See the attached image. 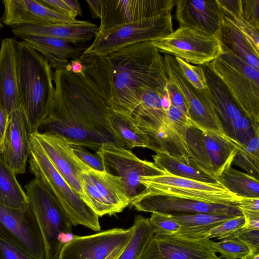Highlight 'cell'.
I'll return each instance as SVG.
<instances>
[{"mask_svg":"<svg viewBox=\"0 0 259 259\" xmlns=\"http://www.w3.org/2000/svg\"><path fill=\"white\" fill-rule=\"evenodd\" d=\"M179 27L218 35L223 15L218 0H175Z\"/></svg>","mask_w":259,"mask_h":259,"instance_id":"cell-22","label":"cell"},{"mask_svg":"<svg viewBox=\"0 0 259 259\" xmlns=\"http://www.w3.org/2000/svg\"><path fill=\"white\" fill-rule=\"evenodd\" d=\"M167 114L171 121L183 132H186L187 128L193 125L192 121L187 116L171 105L167 111Z\"/></svg>","mask_w":259,"mask_h":259,"instance_id":"cell-46","label":"cell"},{"mask_svg":"<svg viewBox=\"0 0 259 259\" xmlns=\"http://www.w3.org/2000/svg\"><path fill=\"white\" fill-rule=\"evenodd\" d=\"M210 239L190 240L176 235H153L140 259H217Z\"/></svg>","mask_w":259,"mask_h":259,"instance_id":"cell-18","label":"cell"},{"mask_svg":"<svg viewBox=\"0 0 259 259\" xmlns=\"http://www.w3.org/2000/svg\"><path fill=\"white\" fill-rule=\"evenodd\" d=\"M175 0H101L99 31L171 14Z\"/></svg>","mask_w":259,"mask_h":259,"instance_id":"cell-16","label":"cell"},{"mask_svg":"<svg viewBox=\"0 0 259 259\" xmlns=\"http://www.w3.org/2000/svg\"><path fill=\"white\" fill-rule=\"evenodd\" d=\"M218 36L222 46L259 70V55L242 31L233 22L223 17Z\"/></svg>","mask_w":259,"mask_h":259,"instance_id":"cell-28","label":"cell"},{"mask_svg":"<svg viewBox=\"0 0 259 259\" xmlns=\"http://www.w3.org/2000/svg\"><path fill=\"white\" fill-rule=\"evenodd\" d=\"M132 235L117 259H140L148 242L154 235L149 219L141 215L135 216Z\"/></svg>","mask_w":259,"mask_h":259,"instance_id":"cell-32","label":"cell"},{"mask_svg":"<svg viewBox=\"0 0 259 259\" xmlns=\"http://www.w3.org/2000/svg\"><path fill=\"white\" fill-rule=\"evenodd\" d=\"M245 218V224L243 227L259 230V211H241Z\"/></svg>","mask_w":259,"mask_h":259,"instance_id":"cell-48","label":"cell"},{"mask_svg":"<svg viewBox=\"0 0 259 259\" xmlns=\"http://www.w3.org/2000/svg\"><path fill=\"white\" fill-rule=\"evenodd\" d=\"M0 104L10 114L21 107L17 70V40L6 38L0 47Z\"/></svg>","mask_w":259,"mask_h":259,"instance_id":"cell-25","label":"cell"},{"mask_svg":"<svg viewBox=\"0 0 259 259\" xmlns=\"http://www.w3.org/2000/svg\"><path fill=\"white\" fill-rule=\"evenodd\" d=\"M0 238L37 259H45L41 233L29 205L14 208L0 203Z\"/></svg>","mask_w":259,"mask_h":259,"instance_id":"cell-12","label":"cell"},{"mask_svg":"<svg viewBox=\"0 0 259 259\" xmlns=\"http://www.w3.org/2000/svg\"><path fill=\"white\" fill-rule=\"evenodd\" d=\"M48 61L55 70L65 69L69 59L78 60L82 48L74 47L61 39L45 36H24L21 38Z\"/></svg>","mask_w":259,"mask_h":259,"instance_id":"cell-26","label":"cell"},{"mask_svg":"<svg viewBox=\"0 0 259 259\" xmlns=\"http://www.w3.org/2000/svg\"><path fill=\"white\" fill-rule=\"evenodd\" d=\"M242 259H259V252H251L245 255Z\"/></svg>","mask_w":259,"mask_h":259,"instance_id":"cell-54","label":"cell"},{"mask_svg":"<svg viewBox=\"0 0 259 259\" xmlns=\"http://www.w3.org/2000/svg\"><path fill=\"white\" fill-rule=\"evenodd\" d=\"M108 119L119 147L129 150L135 147L149 148L148 137L135 124L131 117L117 112L109 106Z\"/></svg>","mask_w":259,"mask_h":259,"instance_id":"cell-29","label":"cell"},{"mask_svg":"<svg viewBox=\"0 0 259 259\" xmlns=\"http://www.w3.org/2000/svg\"><path fill=\"white\" fill-rule=\"evenodd\" d=\"M243 169L247 174L258 180L259 176V128L245 147H241L235 155L232 165Z\"/></svg>","mask_w":259,"mask_h":259,"instance_id":"cell-35","label":"cell"},{"mask_svg":"<svg viewBox=\"0 0 259 259\" xmlns=\"http://www.w3.org/2000/svg\"><path fill=\"white\" fill-rule=\"evenodd\" d=\"M0 203L8 206L21 208L28 204L25 192L18 183L15 172L0 155Z\"/></svg>","mask_w":259,"mask_h":259,"instance_id":"cell-31","label":"cell"},{"mask_svg":"<svg viewBox=\"0 0 259 259\" xmlns=\"http://www.w3.org/2000/svg\"><path fill=\"white\" fill-rule=\"evenodd\" d=\"M55 90L47 117L37 132L64 137L70 145L97 151L105 143L119 147L108 121L110 106L96 84L84 71L53 72Z\"/></svg>","mask_w":259,"mask_h":259,"instance_id":"cell-1","label":"cell"},{"mask_svg":"<svg viewBox=\"0 0 259 259\" xmlns=\"http://www.w3.org/2000/svg\"><path fill=\"white\" fill-rule=\"evenodd\" d=\"M236 206L241 211H259V197L241 198Z\"/></svg>","mask_w":259,"mask_h":259,"instance_id":"cell-47","label":"cell"},{"mask_svg":"<svg viewBox=\"0 0 259 259\" xmlns=\"http://www.w3.org/2000/svg\"><path fill=\"white\" fill-rule=\"evenodd\" d=\"M175 58L182 73L201 101L210 110L215 112L202 66L192 65L179 58Z\"/></svg>","mask_w":259,"mask_h":259,"instance_id":"cell-34","label":"cell"},{"mask_svg":"<svg viewBox=\"0 0 259 259\" xmlns=\"http://www.w3.org/2000/svg\"><path fill=\"white\" fill-rule=\"evenodd\" d=\"M96 154L103 160L107 171L111 169L121 178L130 203L145 189L140 182L142 178L163 174L154 162L142 160L130 150L112 143L103 144Z\"/></svg>","mask_w":259,"mask_h":259,"instance_id":"cell-14","label":"cell"},{"mask_svg":"<svg viewBox=\"0 0 259 259\" xmlns=\"http://www.w3.org/2000/svg\"><path fill=\"white\" fill-rule=\"evenodd\" d=\"M74 154L89 168L94 170L104 171L106 170L101 158L97 154H93L83 147L77 145H70Z\"/></svg>","mask_w":259,"mask_h":259,"instance_id":"cell-40","label":"cell"},{"mask_svg":"<svg viewBox=\"0 0 259 259\" xmlns=\"http://www.w3.org/2000/svg\"><path fill=\"white\" fill-rule=\"evenodd\" d=\"M9 119V115L0 104V153Z\"/></svg>","mask_w":259,"mask_h":259,"instance_id":"cell-49","label":"cell"},{"mask_svg":"<svg viewBox=\"0 0 259 259\" xmlns=\"http://www.w3.org/2000/svg\"><path fill=\"white\" fill-rule=\"evenodd\" d=\"M222 47L223 53L205 64L226 85L255 131L259 128V70Z\"/></svg>","mask_w":259,"mask_h":259,"instance_id":"cell-6","label":"cell"},{"mask_svg":"<svg viewBox=\"0 0 259 259\" xmlns=\"http://www.w3.org/2000/svg\"><path fill=\"white\" fill-rule=\"evenodd\" d=\"M223 17L233 22L244 34L249 42L259 55V29L247 23L242 16V13L228 14Z\"/></svg>","mask_w":259,"mask_h":259,"instance_id":"cell-38","label":"cell"},{"mask_svg":"<svg viewBox=\"0 0 259 259\" xmlns=\"http://www.w3.org/2000/svg\"><path fill=\"white\" fill-rule=\"evenodd\" d=\"M25 189L41 233L45 259H59L62 249L74 235L72 223L56 197L39 180L34 178Z\"/></svg>","mask_w":259,"mask_h":259,"instance_id":"cell-5","label":"cell"},{"mask_svg":"<svg viewBox=\"0 0 259 259\" xmlns=\"http://www.w3.org/2000/svg\"><path fill=\"white\" fill-rule=\"evenodd\" d=\"M233 238H237L247 245L251 252H259V230L242 227L226 239Z\"/></svg>","mask_w":259,"mask_h":259,"instance_id":"cell-41","label":"cell"},{"mask_svg":"<svg viewBox=\"0 0 259 259\" xmlns=\"http://www.w3.org/2000/svg\"><path fill=\"white\" fill-rule=\"evenodd\" d=\"M32 134L58 172L82 199L81 172L89 167L74 154L64 137L48 133Z\"/></svg>","mask_w":259,"mask_h":259,"instance_id":"cell-19","label":"cell"},{"mask_svg":"<svg viewBox=\"0 0 259 259\" xmlns=\"http://www.w3.org/2000/svg\"><path fill=\"white\" fill-rule=\"evenodd\" d=\"M213 250L220 254L219 258L224 259H242L250 253L248 247L236 238L223 239L220 242H213Z\"/></svg>","mask_w":259,"mask_h":259,"instance_id":"cell-36","label":"cell"},{"mask_svg":"<svg viewBox=\"0 0 259 259\" xmlns=\"http://www.w3.org/2000/svg\"><path fill=\"white\" fill-rule=\"evenodd\" d=\"M173 31L171 14L116 26L98 32L80 57L106 56L130 45L162 38Z\"/></svg>","mask_w":259,"mask_h":259,"instance_id":"cell-7","label":"cell"},{"mask_svg":"<svg viewBox=\"0 0 259 259\" xmlns=\"http://www.w3.org/2000/svg\"><path fill=\"white\" fill-rule=\"evenodd\" d=\"M1 22L11 27L21 25L78 23L81 21L57 13L37 0H4Z\"/></svg>","mask_w":259,"mask_h":259,"instance_id":"cell-23","label":"cell"},{"mask_svg":"<svg viewBox=\"0 0 259 259\" xmlns=\"http://www.w3.org/2000/svg\"><path fill=\"white\" fill-rule=\"evenodd\" d=\"M242 18L259 29V0H241Z\"/></svg>","mask_w":259,"mask_h":259,"instance_id":"cell-42","label":"cell"},{"mask_svg":"<svg viewBox=\"0 0 259 259\" xmlns=\"http://www.w3.org/2000/svg\"><path fill=\"white\" fill-rule=\"evenodd\" d=\"M91 14L94 19L101 18V0H87Z\"/></svg>","mask_w":259,"mask_h":259,"instance_id":"cell-50","label":"cell"},{"mask_svg":"<svg viewBox=\"0 0 259 259\" xmlns=\"http://www.w3.org/2000/svg\"><path fill=\"white\" fill-rule=\"evenodd\" d=\"M18 87L30 133L37 132L48 115L55 88L47 59L24 41H17Z\"/></svg>","mask_w":259,"mask_h":259,"instance_id":"cell-3","label":"cell"},{"mask_svg":"<svg viewBox=\"0 0 259 259\" xmlns=\"http://www.w3.org/2000/svg\"><path fill=\"white\" fill-rule=\"evenodd\" d=\"M171 217L181 226L180 230L175 235L190 240L209 239L208 233L211 229L226 221L236 217L209 213Z\"/></svg>","mask_w":259,"mask_h":259,"instance_id":"cell-27","label":"cell"},{"mask_svg":"<svg viewBox=\"0 0 259 259\" xmlns=\"http://www.w3.org/2000/svg\"><path fill=\"white\" fill-rule=\"evenodd\" d=\"M71 71L76 74L81 73L83 71V66L79 60H71Z\"/></svg>","mask_w":259,"mask_h":259,"instance_id":"cell-52","label":"cell"},{"mask_svg":"<svg viewBox=\"0 0 259 259\" xmlns=\"http://www.w3.org/2000/svg\"><path fill=\"white\" fill-rule=\"evenodd\" d=\"M166 86L169 95L171 105L189 118L188 105L180 90L175 83L169 79Z\"/></svg>","mask_w":259,"mask_h":259,"instance_id":"cell-43","label":"cell"},{"mask_svg":"<svg viewBox=\"0 0 259 259\" xmlns=\"http://www.w3.org/2000/svg\"><path fill=\"white\" fill-rule=\"evenodd\" d=\"M126 245L119 247L115 250L106 259H117L122 252Z\"/></svg>","mask_w":259,"mask_h":259,"instance_id":"cell-53","label":"cell"},{"mask_svg":"<svg viewBox=\"0 0 259 259\" xmlns=\"http://www.w3.org/2000/svg\"><path fill=\"white\" fill-rule=\"evenodd\" d=\"M78 60L110 106L130 117L139 104L143 87L164 89L168 80L164 57L150 41Z\"/></svg>","mask_w":259,"mask_h":259,"instance_id":"cell-2","label":"cell"},{"mask_svg":"<svg viewBox=\"0 0 259 259\" xmlns=\"http://www.w3.org/2000/svg\"><path fill=\"white\" fill-rule=\"evenodd\" d=\"M4 27V25L0 21V29H2Z\"/></svg>","mask_w":259,"mask_h":259,"instance_id":"cell-55","label":"cell"},{"mask_svg":"<svg viewBox=\"0 0 259 259\" xmlns=\"http://www.w3.org/2000/svg\"><path fill=\"white\" fill-rule=\"evenodd\" d=\"M30 172L54 195L73 226L82 225L100 231L99 217L64 180L32 135L30 136Z\"/></svg>","mask_w":259,"mask_h":259,"instance_id":"cell-4","label":"cell"},{"mask_svg":"<svg viewBox=\"0 0 259 259\" xmlns=\"http://www.w3.org/2000/svg\"><path fill=\"white\" fill-rule=\"evenodd\" d=\"M163 57L168 78L175 83L185 99L193 125L205 131L225 135L217 113L208 108L199 99L182 73L175 57L167 54Z\"/></svg>","mask_w":259,"mask_h":259,"instance_id":"cell-21","label":"cell"},{"mask_svg":"<svg viewBox=\"0 0 259 259\" xmlns=\"http://www.w3.org/2000/svg\"><path fill=\"white\" fill-rule=\"evenodd\" d=\"M99 30L96 24L87 21L78 23L21 25L12 27L16 37L45 36L64 40L74 45L83 44L95 37Z\"/></svg>","mask_w":259,"mask_h":259,"instance_id":"cell-24","label":"cell"},{"mask_svg":"<svg viewBox=\"0 0 259 259\" xmlns=\"http://www.w3.org/2000/svg\"><path fill=\"white\" fill-rule=\"evenodd\" d=\"M150 42L160 53L196 65L211 62L223 53L218 36L188 27H178L169 34Z\"/></svg>","mask_w":259,"mask_h":259,"instance_id":"cell-10","label":"cell"},{"mask_svg":"<svg viewBox=\"0 0 259 259\" xmlns=\"http://www.w3.org/2000/svg\"><path fill=\"white\" fill-rule=\"evenodd\" d=\"M245 224V220L243 215L230 219L211 229L208 233V238H216L222 240L226 239L243 227Z\"/></svg>","mask_w":259,"mask_h":259,"instance_id":"cell-39","label":"cell"},{"mask_svg":"<svg viewBox=\"0 0 259 259\" xmlns=\"http://www.w3.org/2000/svg\"><path fill=\"white\" fill-rule=\"evenodd\" d=\"M152 158L158 168L172 175L206 183H218L215 178L179 161L165 152H156Z\"/></svg>","mask_w":259,"mask_h":259,"instance_id":"cell-33","label":"cell"},{"mask_svg":"<svg viewBox=\"0 0 259 259\" xmlns=\"http://www.w3.org/2000/svg\"><path fill=\"white\" fill-rule=\"evenodd\" d=\"M47 8L68 17L76 19L77 16L64 0H37Z\"/></svg>","mask_w":259,"mask_h":259,"instance_id":"cell-45","label":"cell"},{"mask_svg":"<svg viewBox=\"0 0 259 259\" xmlns=\"http://www.w3.org/2000/svg\"><path fill=\"white\" fill-rule=\"evenodd\" d=\"M82 200L99 217L119 213L130 205L120 177L89 167L81 172Z\"/></svg>","mask_w":259,"mask_h":259,"instance_id":"cell-11","label":"cell"},{"mask_svg":"<svg viewBox=\"0 0 259 259\" xmlns=\"http://www.w3.org/2000/svg\"><path fill=\"white\" fill-rule=\"evenodd\" d=\"M217 259H223V258H219H219H217Z\"/></svg>","mask_w":259,"mask_h":259,"instance_id":"cell-56","label":"cell"},{"mask_svg":"<svg viewBox=\"0 0 259 259\" xmlns=\"http://www.w3.org/2000/svg\"><path fill=\"white\" fill-rule=\"evenodd\" d=\"M163 171L162 175L141 179L140 182L145 187L143 192L212 204L237 205L241 199L242 197L229 191L219 183L201 182Z\"/></svg>","mask_w":259,"mask_h":259,"instance_id":"cell-9","label":"cell"},{"mask_svg":"<svg viewBox=\"0 0 259 259\" xmlns=\"http://www.w3.org/2000/svg\"><path fill=\"white\" fill-rule=\"evenodd\" d=\"M189 165L215 178L231 167L233 158L242 147L225 135L191 125L186 131Z\"/></svg>","mask_w":259,"mask_h":259,"instance_id":"cell-8","label":"cell"},{"mask_svg":"<svg viewBox=\"0 0 259 259\" xmlns=\"http://www.w3.org/2000/svg\"><path fill=\"white\" fill-rule=\"evenodd\" d=\"M202 66L225 134L236 144L242 147L246 146L254 133L250 121L236 105L221 79L205 64Z\"/></svg>","mask_w":259,"mask_h":259,"instance_id":"cell-13","label":"cell"},{"mask_svg":"<svg viewBox=\"0 0 259 259\" xmlns=\"http://www.w3.org/2000/svg\"><path fill=\"white\" fill-rule=\"evenodd\" d=\"M0 259H37L0 238Z\"/></svg>","mask_w":259,"mask_h":259,"instance_id":"cell-44","label":"cell"},{"mask_svg":"<svg viewBox=\"0 0 259 259\" xmlns=\"http://www.w3.org/2000/svg\"><path fill=\"white\" fill-rule=\"evenodd\" d=\"M215 179L229 191L240 197H259L258 180L247 173L230 167Z\"/></svg>","mask_w":259,"mask_h":259,"instance_id":"cell-30","label":"cell"},{"mask_svg":"<svg viewBox=\"0 0 259 259\" xmlns=\"http://www.w3.org/2000/svg\"><path fill=\"white\" fill-rule=\"evenodd\" d=\"M149 221L156 236L175 235L181 227L180 224L168 214L152 213Z\"/></svg>","mask_w":259,"mask_h":259,"instance_id":"cell-37","label":"cell"},{"mask_svg":"<svg viewBox=\"0 0 259 259\" xmlns=\"http://www.w3.org/2000/svg\"><path fill=\"white\" fill-rule=\"evenodd\" d=\"M130 205L138 211L159 213L171 216L209 213L233 216L242 215L234 204L207 203L179 197L141 192Z\"/></svg>","mask_w":259,"mask_h":259,"instance_id":"cell-15","label":"cell"},{"mask_svg":"<svg viewBox=\"0 0 259 259\" xmlns=\"http://www.w3.org/2000/svg\"><path fill=\"white\" fill-rule=\"evenodd\" d=\"M30 134L29 123L21 106L9 115L0 153L16 174H23L26 171L30 155Z\"/></svg>","mask_w":259,"mask_h":259,"instance_id":"cell-20","label":"cell"},{"mask_svg":"<svg viewBox=\"0 0 259 259\" xmlns=\"http://www.w3.org/2000/svg\"><path fill=\"white\" fill-rule=\"evenodd\" d=\"M133 232L132 226L86 236L74 235L62 249L59 259H106L115 250L127 244Z\"/></svg>","mask_w":259,"mask_h":259,"instance_id":"cell-17","label":"cell"},{"mask_svg":"<svg viewBox=\"0 0 259 259\" xmlns=\"http://www.w3.org/2000/svg\"><path fill=\"white\" fill-rule=\"evenodd\" d=\"M65 3L77 15L82 16V12L79 3L77 0H64Z\"/></svg>","mask_w":259,"mask_h":259,"instance_id":"cell-51","label":"cell"}]
</instances>
